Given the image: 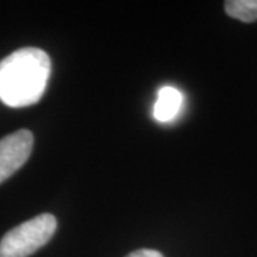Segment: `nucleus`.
<instances>
[{"label": "nucleus", "mask_w": 257, "mask_h": 257, "mask_svg": "<svg viewBox=\"0 0 257 257\" xmlns=\"http://www.w3.org/2000/svg\"><path fill=\"white\" fill-rule=\"evenodd\" d=\"M56 229L57 220L50 213H43L23 221L2 237L0 257L32 256L53 237Z\"/></svg>", "instance_id": "obj_2"}, {"label": "nucleus", "mask_w": 257, "mask_h": 257, "mask_svg": "<svg viewBox=\"0 0 257 257\" xmlns=\"http://www.w3.org/2000/svg\"><path fill=\"white\" fill-rule=\"evenodd\" d=\"M183 104V94L172 86H163L157 92V100L153 106V117L160 123L172 121Z\"/></svg>", "instance_id": "obj_4"}, {"label": "nucleus", "mask_w": 257, "mask_h": 257, "mask_svg": "<svg viewBox=\"0 0 257 257\" xmlns=\"http://www.w3.org/2000/svg\"><path fill=\"white\" fill-rule=\"evenodd\" d=\"M33 135L26 128L0 139V184L15 175L30 157Z\"/></svg>", "instance_id": "obj_3"}, {"label": "nucleus", "mask_w": 257, "mask_h": 257, "mask_svg": "<svg viewBox=\"0 0 257 257\" xmlns=\"http://www.w3.org/2000/svg\"><path fill=\"white\" fill-rule=\"evenodd\" d=\"M52 62L46 52L23 47L0 62V100L9 107H28L42 99Z\"/></svg>", "instance_id": "obj_1"}, {"label": "nucleus", "mask_w": 257, "mask_h": 257, "mask_svg": "<svg viewBox=\"0 0 257 257\" xmlns=\"http://www.w3.org/2000/svg\"><path fill=\"white\" fill-rule=\"evenodd\" d=\"M127 257H163V254L153 248H140V250L130 253Z\"/></svg>", "instance_id": "obj_6"}, {"label": "nucleus", "mask_w": 257, "mask_h": 257, "mask_svg": "<svg viewBox=\"0 0 257 257\" xmlns=\"http://www.w3.org/2000/svg\"><path fill=\"white\" fill-rule=\"evenodd\" d=\"M224 10L230 18L244 23L257 20V0H229L224 3Z\"/></svg>", "instance_id": "obj_5"}]
</instances>
